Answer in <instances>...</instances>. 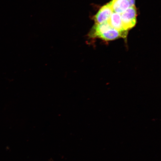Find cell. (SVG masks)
Instances as JSON below:
<instances>
[{"instance_id": "cell-7", "label": "cell", "mask_w": 161, "mask_h": 161, "mask_svg": "<svg viewBox=\"0 0 161 161\" xmlns=\"http://www.w3.org/2000/svg\"><path fill=\"white\" fill-rule=\"evenodd\" d=\"M129 2L130 7H133L135 6V0H128Z\"/></svg>"}, {"instance_id": "cell-6", "label": "cell", "mask_w": 161, "mask_h": 161, "mask_svg": "<svg viewBox=\"0 0 161 161\" xmlns=\"http://www.w3.org/2000/svg\"><path fill=\"white\" fill-rule=\"evenodd\" d=\"M109 3L114 12L120 14L130 7L128 0H112Z\"/></svg>"}, {"instance_id": "cell-5", "label": "cell", "mask_w": 161, "mask_h": 161, "mask_svg": "<svg viewBox=\"0 0 161 161\" xmlns=\"http://www.w3.org/2000/svg\"><path fill=\"white\" fill-rule=\"evenodd\" d=\"M108 22L113 29L122 33L128 34V31L125 30L123 27L120 14L113 12Z\"/></svg>"}, {"instance_id": "cell-4", "label": "cell", "mask_w": 161, "mask_h": 161, "mask_svg": "<svg viewBox=\"0 0 161 161\" xmlns=\"http://www.w3.org/2000/svg\"><path fill=\"white\" fill-rule=\"evenodd\" d=\"M112 28L108 21L99 24H95L88 34L90 39L97 38L98 36L104 32Z\"/></svg>"}, {"instance_id": "cell-2", "label": "cell", "mask_w": 161, "mask_h": 161, "mask_svg": "<svg viewBox=\"0 0 161 161\" xmlns=\"http://www.w3.org/2000/svg\"><path fill=\"white\" fill-rule=\"evenodd\" d=\"M113 12L109 3H108L101 8L94 16L93 19L96 24L105 23L108 21Z\"/></svg>"}, {"instance_id": "cell-3", "label": "cell", "mask_w": 161, "mask_h": 161, "mask_svg": "<svg viewBox=\"0 0 161 161\" xmlns=\"http://www.w3.org/2000/svg\"><path fill=\"white\" fill-rule=\"evenodd\" d=\"M127 36V33H122L113 28H112L100 34L97 38H98L105 41H109L120 38L126 39Z\"/></svg>"}, {"instance_id": "cell-1", "label": "cell", "mask_w": 161, "mask_h": 161, "mask_svg": "<svg viewBox=\"0 0 161 161\" xmlns=\"http://www.w3.org/2000/svg\"><path fill=\"white\" fill-rule=\"evenodd\" d=\"M123 27L128 31L134 27L136 23L137 11L135 6L130 7L120 14Z\"/></svg>"}]
</instances>
